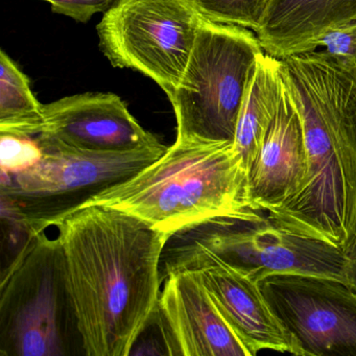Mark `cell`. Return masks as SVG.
I'll list each match as a JSON object with an SVG mask.
<instances>
[{
  "instance_id": "obj_1",
  "label": "cell",
  "mask_w": 356,
  "mask_h": 356,
  "mask_svg": "<svg viewBox=\"0 0 356 356\" xmlns=\"http://www.w3.org/2000/svg\"><path fill=\"white\" fill-rule=\"evenodd\" d=\"M56 227L85 355H131L159 302L168 239L108 206H85Z\"/></svg>"
},
{
  "instance_id": "obj_2",
  "label": "cell",
  "mask_w": 356,
  "mask_h": 356,
  "mask_svg": "<svg viewBox=\"0 0 356 356\" xmlns=\"http://www.w3.org/2000/svg\"><path fill=\"white\" fill-rule=\"evenodd\" d=\"M280 61L303 128L307 172L297 193L266 214L347 253L356 241V74L323 51Z\"/></svg>"
},
{
  "instance_id": "obj_3",
  "label": "cell",
  "mask_w": 356,
  "mask_h": 356,
  "mask_svg": "<svg viewBox=\"0 0 356 356\" xmlns=\"http://www.w3.org/2000/svg\"><path fill=\"white\" fill-rule=\"evenodd\" d=\"M248 174L233 141L178 140L128 180L85 206L115 208L172 235L216 218H254ZM82 208V207H81Z\"/></svg>"
},
{
  "instance_id": "obj_4",
  "label": "cell",
  "mask_w": 356,
  "mask_h": 356,
  "mask_svg": "<svg viewBox=\"0 0 356 356\" xmlns=\"http://www.w3.org/2000/svg\"><path fill=\"white\" fill-rule=\"evenodd\" d=\"M222 262L256 283L275 275L325 277L347 283L348 255L334 245L295 232L268 218H222L172 235L160 262L161 280L170 273Z\"/></svg>"
},
{
  "instance_id": "obj_5",
  "label": "cell",
  "mask_w": 356,
  "mask_h": 356,
  "mask_svg": "<svg viewBox=\"0 0 356 356\" xmlns=\"http://www.w3.org/2000/svg\"><path fill=\"white\" fill-rule=\"evenodd\" d=\"M0 355H85L59 237L31 235L3 270Z\"/></svg>"
},
{
  "instance_id": "obj_6",
  "label": "cell",
  "mask_w": 356,
  "mask_h": 356,
  "mask_svg": "<svg viewBox=\"0 0 356 356\" xmlns=\"http://www.w3.org/2000/svg\"><path fill=\"white\" fill-rule=\"evenodd\" d=\"M257 35L204 19L170 102L178 140L233 141L243 97L258 57Z\"/></svg>"
},
{
  "instance_id": "obj_7",
  "label": "cell",
  "mask_w": 356,
  "mask_h": 356,
  "mask_svg": "<svg viewBox=\"0 0 356 356\" xmlns=\"http://www.w3.org/2000/svg\"><path fill=\"white\" fill-rule=\"evenodd\" d=\"M42 157L17 174L1 172V202L32 234L57 226L106 189L128 180L163 155L159 145L131 151L99 152L38 143Z\"/></svg>"
},
{
  "instance_id": "obj_8",
  "label": "cell",
  "mask_w": 356,
  "mask_h": 356,
  "mask_svg": "<svg viewBox=\"0 0 356 356\" xmlns=\"http://www.w3.org/2000/svg\"><path fill=\"white\" fill-rule=\"evenodd\" d=\"M202 22L186 0H116L97 24L99 49L113 67L140 72L170 99Z\"/></svg>"
},
{
  "instance_id": "obj_9",
  "label": "cell",
  "mask_w": 356,
  "mask_h": 356,
  "mask_svg": "<svg viewBox=\"0 0 356 356\" xmlns=\"http://www.w3.org/2000/svg\"><path fill=\"white\" fill-rule=\"evenodd\" d=\"M259 285L301 356H356V291L349 285L297 274Z\"/></svg>"
},
{
  "instance_id": "obj_10",
  "label": "cell",
  "mask_w": 356,
  "mask_h": 356,
  "mask_svg": "<svg viewBox=\"0 0 356 356\" xmlns=\"http://www.w3.org/2000/svg\"><path fill=\"white\" fill-rule=\"evenodd\" d=\"M151 320L166 355L255 356L220 314L197 270L164 279Z\"/></svg>"
},
{
  "instance_id": "obj_11",
  "label": "cell",
  "mask_w": 356,
  "mask_h": 356,
  "mask_svg": "<svg viewBox=\"0 0 356 356\" xmlns=\"http://www.w3.org/2000/svg\"><path fill=\"white\" fill-rule=\"evenodd\" d=\"M38 143L84 151H131L159 145L113 93H82L44 105Z\"/></svg>"
},
{
  "instance_id": "obj_12",
  "label": "cell",
  "mask_w": 356,
  "mask_h": 356,
  "mask_svg": "<svg viewBox=\"0 0 356 356\" xmlns=\"http://www.w3.org/2000/svg\"><path fill=\"white\" fill-rule=\"evenodd\" d=\"M307 172V155L299 113L286 88L266 138L250 168L248 197L255 211H270L293 197Z\"/></svg>"
},
{
  "instance_id": "obj_13",
  "label": "cell",
  "mask_w": 356,
  "mask_h": 356,
  "mask_svg": "<svg viewBox=\"0 0 356 356\" xmlns=\"http://www.w3.org/2000/svg\"><path fill=\"white\" fill-rule=\"evenodd\" d=\"M195 270L220 314L254 355L270 350L301 356L299 347L275 314L259 283L222 262H209Z\"/></svg>"
},
{
  "instance_id": "obj_14",
  "label": "cell",
  "mask_w": 356,
  "mask_h": 356,
  "mask_svg": "<svg viewBox=\"0 0 356 356\" xmlns=\"http://www.w3.org/2000/svg\"><path fill=\"white\" fill-rule=\"evenodd\" d=\"M356 22V0H272L257 37L264 53L282 59L327 31Z\"/></svg>"
},
{
  "instance_id": "obj_15",
  "label": "cell",
  "mask_w": 356,
  "mask_h": 356,
  "mask_svg": "<svg viewBox=\"0 0 356 356\" xmlns=\"http://www.w3.org/2000/svg\"><path fill=\"white\" fill-rule=\"evenodd\" d=\"M283 88L280 59L264 51L248 84L233 140L248 174L276 115Z\"/></svg>"
},
{
  "instance_id": "obj_16",
  "label": "cell",
  "mask_w": 356,
  "mask_h": 356,
  "mask_svg": "<svg viewBox=\"0 0 356 356\" xmlns=\"http://www.w3.org/2000/svg\"><path fill=\"white\" fill-rule=\"evenodd\" d=\"M44 124V105L33 93L28 76L0 51V134L35 138Z\"/></svg>"
},
{
  "instance_id": "obj_17",
  "label": "cell",
  "mask_w": 356,
  "mask_h": 356,
  "mask_svg": "<svg viewBox=\"0 0 356 356\" xmlns=\"http://www.w3.org/2000/svg\"><path fill=\"white\" fill-rule=\"evenodd\" d=\"M208 22L241 26L257 34L272 0H186Z\"/></svg>"
},
{
  "instance_id": "obj_18",
  "label": "cell",
  "mask_w": 356,
  "mask_h": 356,
  "mask_svg": "<svg viewBox=\"0 0 356 356\" xmlns=\"http://www.w3.org/2000/svg\"><path fill=\"white\" fill-rule=\"evenodd\" d=\"M318 47H324L327 57L356 74V22L327 31L307 43L302 53L316 51Z\"/></svg>"
},
{
  "instance_id": "obj_19",
  "label": "cell",
  "mask_w": 356,
  "mask_h": 356,
  "mask_svg": "<svg viewBox=\"0 0 356 356\" xmlns=\"http://www.w3.org/2000/svg\"><path fill=\"white\" fill-rule=\"evenodd\" d=\"M42 157V149L34 138L0 134L1 172L17 174L34 165Z\"/></svg>"
},
{
  "instance_id": "obj_20",
  "label": "cell",
  "mask_w": 356,
  "mask_h": 356,
  "mask_svg": "<svg viewBox=\"0 0 356 356\" xmlns=\"http://www.w3.org/2000/svg\"><path fill=\"white\" fill-rule=\"evenodd\" d=\"M54 13L67 16L79 22H88L95 14L105 13L116 0H44Z\"/></svg>"
},
{
  "instance_id": "obj_21",
  "label": "cell",
  "mask_w": 356,
  "mask_h": 356,
  "mask_svg": "<svg viewBox=\"0 0 356 356\" xmlns=\"http://www.w3.org/2000/svg\"><path fill=\"white\" fill-rule=\"evenodd\" d=\"M348 261L346 266L347 283L351 289L356 291V241L351 249L347 252Z\"/></svg>"
}]
</instances>
